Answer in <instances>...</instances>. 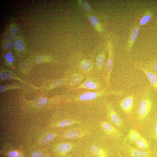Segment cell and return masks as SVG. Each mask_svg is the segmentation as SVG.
<instances>
[{
    "label": "cell",
    "instance_id": "obj_1",
    "mask_svg": "<svg viewBox=\"0 0 157 157\" xmlns=\"http://www.w3.org/2000/svg\"><path fill=\"white\" fill-rule=\"evenodd\" d=\"M153 102L149 95L147 92L143 95L139 103L138 107L139 120H144L148 115L151 110Z\"/></svg>",
    "mask_w": 157,
    "mask_h": 157
},
{
    "label": "cell",
    "instance_id": "obj_2",
    "mask_svg": "<svg viewBox=\"0 0 157 157\" xmlns=\"http://www.w3.org/2000/svg\"><path fill=\"white\" fill-rule=\"evenodd\" d=\"M108 47L109 56L108 60L105 66L104 70L106 74V77L108 84H110V78L113 67V50L111 42L108 41Z\"/></svg>",
    "mask_w": 157,
    "mask_h": 157
},
{
    "label": "cell",
    "instance_id": "obj_3",
    "mask_svg": "<svg viewBox=\"0 0 157 157\" xmlns=\"http://www.w3.org/2000/svg\"><path fill=\"white\" fill-rule=\"evenodd\" d=\"M101 125L104 131L107 135L117 139L121 137V133L110 123L107 122L103 121L102 122Z\"/></svg>",
    "mask_w": 157,
    "mask_h": 157
},
{
    "label": "cell",
    "instance_id": "obj_4",
    "mask_svg": "<svg viewBox=\"0 0 157 157\" xmlns=\"http://www.w3.org/2000/svg\"><path fill=\"white\" fill-rule=\"evenodd\" d=\"M125 149L129 157H150L151 153L134 148L128 145L125 146Z\"/></svg>",
    "mask_w": 157,
    "mask_h": 157
},
{
    "label": "cell",
    "instance_id": "obj_5",
    "mask_svg": "<svg viewBox=\"0 0 157 157\" xmlns=\"http://www.w3.org/2000/svg\"><path fill=\"white\" fill-rule=\"evenodd\" d=\"M134 105V97L133 95L128 96L120 102V106L123 112L129 114L133 110Z\"/></svg>",
    "mask_w": 157,
    "mask_h": 157
},
{
    "label": "cell",
    "instance_id": "obj_6",
    "mask_svg": "<svg viewBox=\"0 0 157 157\" xmlns=\"http://www.w3.org/2000/svg\"><path fill=\"white\" fill-rule=\"evenodd\" d=\"M108 115L110 120L115 125L120 128L123 126V123L122 119L110 106H108Z\"/></svg>",
    "mask_w": 157,
    "mask_h": 157
},
{
    "label": "cell",
    "instance_id": "obj_7",
    "mask_svg": "<svg viewBox=\"0 0 157 157\" xmlns=\"http://www.w3.org/2000/svg\"><path fill=\"white\" fill-rule=\"evenodd\" d=\"M140 69L145 73L151 85L157 91V75L146 68L140 67Z\"/></svg>",
    "mask_w": 157,
    "mask_h": 157
},
{
    "label": "cell",
    "instance_id": "obj_8",
    "mask_svg": "<svg viewBox=\"0 0 157 157\" xmlns=\"http://www.w3.org/2000/svg\"><path fill=\"white\" fill-rule=\"evenodd\" d=\"M140 28L139 26H137L131 34L128 41L126 46V50L128 52H130L131 50L134 43L138 36Z\"/></svg>",
    "mask_w": 157,
    "mask_h": 157
},
{
    "label": "cell",
    "instance_id": "obj_9",
    "mask_svg": "<svg viewBox=\"0 0 157 157\" xmlns=\"http://www.w3.org/2000/svg\"><path fill=\"white\" fill-rule=\"evenodd\" d=\"M86 14L93 27L97 31L102 33L103 32V28L97 18L89 14Z\"/></svg>",
    "mask_w": 157,
    "mask_h": 157
},
{
    "label": "cell",
    "instance_id": "obj_10",
    "mask_svg": "<svg viewBox=\"0 0 157 157\" xmlns=\"http://www.w3.org/2000/svg\"><path fill=\"white\" fill-rule=\"evenodd\" d=\"M142 136L135 129H131L129 132L127 138L133 142L136 143Z\"/></svg>",
    "mask_w": 157,
    "mask_h": 157
},
{
    "label": "cell",
    "instance_id": "obj_11",
    "mask_svg": "<svg viewBox=\"0 0 157 157\" xmlns=\"http://www.w3.org/2000/svg\"><path fill=\"white\" fill-rule=\"evenodd\" d=\"M91 151L95 157H108L106 152L97 146H93L91 148Z\"/></svg>",
    "mask_w": 157,
    "mask_h": 157
},
{
    "label": "cell",
    "instance_id": "obj_12",
    "mask_svg": "<svg viewBox=\"0 0 157 157\" xmlns=\"http://www.w3.org/2000/svg\"><path fill=\"white\" fill-rule=\"evenodd\" d=\"M98 87V85L95 83L91 81H88L85 82L77 88H83L89 89L94 90Z\"/></svg>",
    "mask_w": 157,
    "mask_h": 157
},
{
    "label": "cell",
    "instance_id": "obj_13",
    "mask_svg": "<svg viewBox=\"0 0 157 157\" xmlns=\"http://www.w3.org/2000/svg\"><path fill=\"white\" fill-rule=\"evenodd\" d=\"M137 146L143 150H147L149 148V145L147 140L142 136L135 143Z\"/></svg>",
    "mask_w": 157,
    "mask_h": 157
},
{
    "label": "cell",
    "instance_id": "obj_14",
    "mask_svg": "<svg viewBox=\"0 0 157 157\" xmlns=\"http://www.w3.org/2000/svg\"><path fill=\"white\" fill-rule=\"evenodd\" d=\"M104 52L99 55L97 58L96 64L97 67L99 70L102 69L103 68L106 55Z\"/></svg>",
    "mask_w": 157,
    "mask_h": 157
},
{
    "label": "cell",
    "instance_id": "obj_15",
    "mask_svg": "<svg viewBox=\"0 0 157 157\" xmlns=\"http://www.w3.org/2000/svg\"><path fill=\"white\" fill-rule=\"evenodd\" d=\"M81 69L84 71H89L92 68L93 64L90 60H85L81 62Z\"/></svg>",
    "mask_w": 157,
    "mask_h": 157
},
{
    "label": "cell",
    "instance_id": "obj_16",
    "mask_svg": "<svg viewBox=\"0 0 157 157\" xmlns=\"http://www.w3.org/2000/svg\"><path fill=\"white\" fill-rule=\"evenodd\" d=\"M83 134L79 131L73 130L68 132L66 135V137L69 139H74L81 137Z\"/></svg>",
    "mask_w": 157,
    "mask_h": 157
},
{
    "label": "cell",
    "instance_id": "obj_17",
    "mask_svg": "<svg viewBox=\"0 0 157 157\" xmlns=\"http://www.w3.org/2000/svg\"><path fill=\"white\" fill-rule=\"evenodd\" d=\"M78 3L83 9L89 13L92 12V10L88 3L85 1L84 0H80L78 1Z\"/></svg>",
    "mask_w": 157,
    "mask_h": 157
},
{
    "label": "cell",
    "instance_id": "obj_18",
    "mask_svg": "<svg viewBox=\"0 0 157 157\" xmlns=\"http://www.w3.org/2000/svg\"><path fill=\"white\" fill-rule=\"evenodd\" d=\"M72 148V145L68 143H64L61 145L58 148L59 152L61 153L68 152Z\"/></svg>",
    "mask_w": 157,
    "mask_h": 157
},
{
    "label": "cell",
    "instance_id": "obj_19",
    "mask_svg": "<svg viewBox=\"0 0 157 157\" xmlns=\"http://www.w3.org/2000/svg\"><path fill=\"white\" fill-rule=\"evenodd\" d=\"M13 45L14 47L20 50H24L25 47L23 42L20 39L15 40L13 43Z\"/></svg>",
    "mask_w": 157,
    "mask_h": 157
},
{
    "label": "cell",
    "instance_id": "obj_20",
    "mask_svg": "<svg viewBox=\"0 0 157 157\" xmlns=\"http://www.w3.org/2000/svg\"><path fill=\"white\" fill-rule=\"evenodd\" d=\"M83 79V77L81 75H75L72 78L70 84L71 86L80 83Z\"/></svg>",
    "mask_w": 157,
    "mask_h": 157
},
{
    "label": "cell",
    "instance_id": "obj_21",
    "mask_svg": "<svg viewBox=\"0 0 157 157\" xmlns=\"http://www.w3.org/2000/svg\"><path fill=\"white\" fill-rule=\"evenodd\" d=\"M54 138V136L52 134H48L45 136L41 140L42 144H46L51 141Z\"/></svg>",
    "mask_w": 157,
    "mask_h": 157
},
{
    "label": "cell",
    "instance_id": "obj_22",
    "mask_svg": "<svg viewBox=\"0 0 157 157\" xmlns=\"http://www.w3.org/2000/svg\"><path fill=\"white\" fill-rule=\"evenodd\" d=\"M47 101V99L46 98H39L35 100V104L37 106L41 107L44 106Z\"/></svg>",
    "mask_w": 157,
    "mask_h": 157
},
{
    "label": "cell",
    "instance_id": "obj_23",
    "mask_svg": "<svg viewBox=\"0 0 157 157\" xmlns=\"http://www.w3.org/2000/svg\"><path fill=\"white\" fill-rule=\"evenodd\" d=\"M151 16L150 14H146L141 19L140 23L141 25H144L148 23L150 20Z\"/></svg>",
    "mask_w": 157,
    "mask_h": 157
},
{
    "label": "cell",
    "instance_id": "obj_24",
    "mask_svg": "<svg viewBox=\"0 0 157 157\" xmlns=\"http://www.w3.org/2000/svg\"><path fill=\"white\" fill-rule=\"evenodd\" d=\"M76 122V121L74 120H67L61 122L59 125L60 127H63L70 125Z\"/></svg>",
    "mask_w": 157,
    "mask_h": 157
},
{
    "label": "cell",
    "instance_id": "obj_25",
    "mask_svg": "<svg viewBox=\"0 0 157 157\" xmlns=\"http://www.w3.org/2000/svg\"><path fill=\"white\" fill-rule=\"evenodd\" d=\"M1 78L2 79H5L7 78H13L15 77L11 73L7 71L3 72L1 75Z\"/></svg>",
    "mask_w": 157,
    "mask_h": 157
},
{
    "label": "cell",
    "instance_id": "obj_26",
    "mask_svg": "<svg viewBox=\"0 0 157 157\" xmlns=\"http://www.w3.org/2000/svg\"><path fill=\"white\" fill-rule=\"evenodd\" d=\"M6 60L10 63H12L14 62V59L13 55L10 52L6 54L5 56Z\"/></svg>",
    "mask_w": 157,
    "mask_h": 157
},
{
    "label": "cell",
    "instance_id": "obj_27",
    "mask_svg": "<svg viewBox=\"0 0 157 157\" xmlns=\"http://www.w3.org/2000/svg\"><path fill=\"white\" fill-rule=\"evenodd\" d=\"M64 81L63 80H60L55 82L53 84V86L54 87H58L62 85L64 83Z\"/></svg>",
    "mask_w": 157,
    "mask_h": 157
},
{
    "label": "cell",
    "instance_id": "obj_28",
    "mask_svg": "<svg viewBox=\"0 0 157 157\" xmlns=\"http://www.w3.org/2000/svg\"><path fill=\"white\" fill-rule=\"evenodd\" d=\"M13 45V43L11 41H8L5 43L3 44L4 47L6 49H9Z\"/></svg>",
    "mask_w": 157,
    "mask_h": 157
},
{
    "label": "cell",
    "instance_id": "obj_29",
    "mask_svg": "<svg viewBox=\"0 0 157 157\" xmlns=\"http://www.w3.org/2000/svg\"><path fill=\"white\" fill-rule=\"evenodd\" d=\"M11 32L13 34H16L18 32V30L16 26H14L10 30Z\"/></svg>",
    "mask_w": 157,
    "mask_h": 157
},
{
    "label": "cell",
    "instance_id": "obj_30",
    "mask_svg": "<svg viewBox=\"0 0 157 157\" xmlns=\"http://www.w3.org/2000/svg\"><path fill=\"white\" fill-rule=\"evenodd\" d=\"M41 153L39 151L35 152L32 154V157H41Z\"/></svg>",
    "mask_w": 157,
    "mask_h": 157
},
{
    "label": "cell",
    "instance_id": "obj_31",
    "mask_svg": "<svg viewBox=\"0 0 157 157\" xmlns=\"http://www.w3.org/2000/svg\"><path fill=\"white\" fill-rule=\"evenodd\" d=\"M44 58L43 56H40L38 57L37 59V62L38 63H42L44 61Z\"/></svg>",
    "mask_w": 157,
    "mask_h": 157
},
{
    "label": "cell",
    "instance_id": "obj_32",
    "mask_svg": "<svg viewBox=\"0 0 157 157\" xmlns=\"http://www.w3.org/2000/svg\"><path fill=\"white\" fill-rule=\"evenodd\" d=\"M14 36L13 35H7L5 36V39L8 40H13L14 39Z\"/></svg>",
    "mask_w": 157,
    "mask_h": 157
},
{
    "label": "cell",
    "instance_id": "obj_33",
    "mask_svg": "<svg viewBox=\"0 0 157 157\" xmlns=\"http://www.w3.org/2000/svg\"><path fill=\"white\" fill-rule=\"evenodd\" d=\"M18 154V152H16L12 151L9 152V155L11 157H15Z\"/></svg>",
    "mask_w": 157,
    "mask_h": 157
},
{
    "label": "cell",
    "instance_id": "obj_34",
    "mask_svg": "<svg viewBox=\"0 0 157 157\" xmlns=\"http://www.w3.org/2000/svg\"><path fill=\"white\" fill-rule=\"evenodd\" d=\"M153 68L155 71L157 72V62L153 65Z\"/></svg>",
    "mask_w": 157,
    "mask_h": 157
},
{
    "label": "cell",
    "instance_id": "obj_35",
    "mask_svg": "<svg viewBox=\"0 0 157 157\" xmlns=\"http://www.w3.org/2000/svg\"><path fill=\"white\" fill-rule=\"evenodd\" d=\"M6 89L5 87L3 86H1V93H2L5 91Z\"/></svg>",
    "mask_w": 157,
    "mask_h": 157
},
{
    "label": "cell",
    "instance_id": "obj_36",
    "mask_svg": "<svg viewBox=\"0 0 157 157\" xmlns=\"http://www.w3.org/2000/svg\"><path fill=\"white\" fill-rule=\"evenodd\" d=\"M22 155L21 153H19L18 154V155L15 157H22Z\"/></svg>",
    "mask_w": 157,
    "mask_h": 157
},
{
    "label": "cell",
    "instance_id": "obj_37",
    "mask_svg": "<svg viewBox=\"0 0 157 157\" xmlns=\"http://www.w3.org/2000/svg\"><path fill=\"white\" fill-rule=\"evenodd\" d=\"M155 131H156V137L157 138V120L156 124L155 127Z\"/></svg>",
    "mask_w": 157,
    "mask_h": 157
},
{
    "label": "cell",
    "instance_id": "obj_38",
    "mask_svg": "<svg viewBox=\"0 0 157 157\" xmlns=\"http://www.w3.org/2000/svg\"><path fill=\"white\" fill-rule=\"evenodd\" d=\"M118 157H123L121 154L119 153H118Z\"/></svg>",
    "mask_w": 157,
    "mask_h": 157
},
{
    "label": "cell",
    "instance_id": "obj_39",
    "mask_svg": "<svg viewBox=\"0 0 157 157\" xmlns=\"http://www.w3.org/2000/svg\"><path fill=\"white\" fill-rule=\"evenodd\" d=\"M43 157H48L45 156H43Z\"/></svg>",
    "mask_w": 157,
    "mask_h": 157
}]
</instances>
